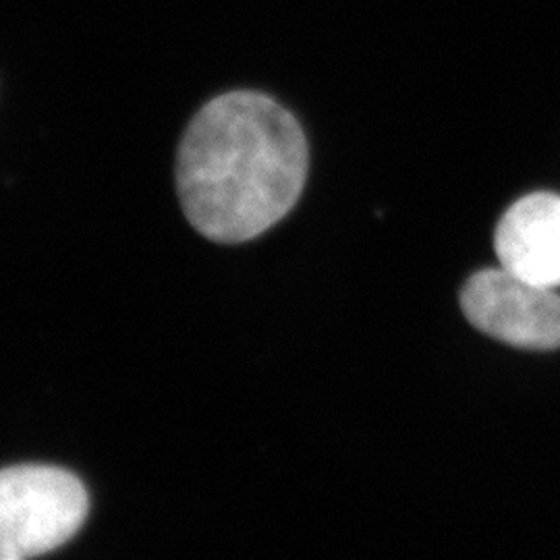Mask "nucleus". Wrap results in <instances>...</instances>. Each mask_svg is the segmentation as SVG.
<instances>
[{"instance_id":"nucleus-1","label":"nucleus","mask_w":560,"mask_h":560,"mask_svg":"<svg viewBox=\"0 0 560 560\" xmlns=\"http://www.w3.org/2000/svg\"><path fill=\"white\" fill-rule=\"evenodd\" d=\"M310 150L295 119L260 92H229L191 119L177 154V191L206 240L243 243L300 200Z\"/></svg>"},{"instance_id":"nucleus-2","label":"nucleus","mask_w":560,"mask_h":560,"mask_svg":"<svg viewBox=\"0 0 560 560\" xmlns=\"http://www.w3.org/2000/svg\"><path fill=\"white\" fill-rule=\"evenodd\" d=\"M88 511V490L67 469H0V560L34 559L57 550L80 532Z\"/></svg>"},{"instance_id":"nucleus-3","label":"nucleus","mask_w":560,"mask_h":560,"mask_svg":"<svg viewBox=\"0 0 560 560\" xmlns=\"http://www.w3.org/2000/svg\"><path fill=\"white\" fill-rule=\"evenodd\" d=\"M460 310L480 332L511 347H560V298L555 289L521 279L502 266L481 270L465 282Z\"/></svg>"},{"instance_id":"nucleus-4","label":"nucleus","mask_w":560,"mask_h":560,"mask_svg":"<svg viewBox=\"0 0 560 560\" xmlns=\"http://www.w3.org/2000/svg\"><path fill=\"white\" fill-rule=\"evenodd\" d=\"M494 249L502 268L548 289L560 287V196L532 194L502 217Z\"/></svg>"}]
</instances>
